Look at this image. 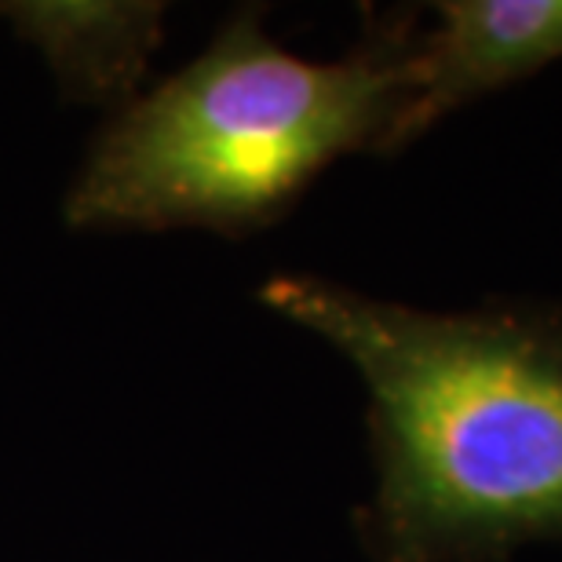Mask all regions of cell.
<instances>
[{
  "label": "cell",
  "mask_w": 562,
  "mask_h": 562,
  "mask_svg": "<svg viewBox=\"0 0 562 562\" xmlns=\"http://www.w3.org/2000/svg\"><path fill=\"white\" fill-rule=\"evenodd\" d=\"M271 311L318 333L369 391L373 562H512L562 544V303L424 311L274 274Z\"/></svg>",
  "instance_id": "cell-1"
},
{
  "label": "cell",
  "mask_w": 562,
  "mask_h": 562,
  "mask_svg": "<svg viewBox=\"0 0 562 562\" xmlns=\"http://www.w3.org/2000/svg\"><path fill=\"white\" fill-rule=\"evenodd\" d=\"M420 15H369L336 63L285 52L245 8L103 128L66 198L85 231H263L344 154H395Z\"/></svg>",
  "instance_id": "cell-2"
},
{
  "label": "cell",
  "mask_w": 562,
  "mask_h": 562,
  "mask_svg": "<svg viewBox=\"0 0 562 562\" xmlns=\"http://www.w3.org/2000/svg\"><path fill=\"white\" fill-rule=\"evenodd\" d=\"M562 59V0H446L420 22L413 95L395 154L453 110L541 74Z\"/></svg>",
  "instance_id": "cell-3"
}]
</instances>
